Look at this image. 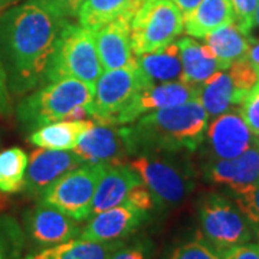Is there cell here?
<instances>
[{
  "mask_svg": "<svg viewBox=\"0 0 259 259\" xmlns=\"http://www.w3.org/2000/svg\"><path fill=\"white\" fill-rule=\"evenodd\" d=\"M221 259H259L258 243H243L223 250Z\"/></svg>",
  "mask_w": 259,
  "mask_h": 259,
  "instance_id": "e575fe53",
  "label": "cell"
},
{
  "mask_svg": "<svg viewBox=\"0 0 259 259\" xmlns=\"http://www.w3.org/2000/svg\"><path fill=\"white\" fill-rule=\"evenodd\" d=\"M154 85L137 66L104 71L97 81L93 102L87 107L90 117L98 124H107L120 112L140 90Z\"/></svg>",
  "mask_w": 259,
  "mask_h": 259,
  "instance_id": "9c48e42d",
  "label": "cell"
},
{
  "mask_svg": "<svg viewBox=\"0 0 259 259\" xmlns=\"http://www.w3.org/2000/svg\"><path fill=\"white\" fill-rule=\"evenodd\" d=\"M228 72L231 75L235 88L243 97V100L255 88V85L259 82V71L250 64L246 58L233 62L229 66Z\"/></svg>",
  "mask_w": 259,
  "mask_h": 259,
  "instance_id": "f546056e",
  "label": "cell"
},
{
  "mask_svg": "<svg viewBox=\"0 0 259 259\" xmlns=\"http://www.w3.org/2000/svg\"><path fill=\"white\" fill-rule=\"evenodd\" d=\"M185 29V18L171 0H141L131 19L134 55L156 52L176 42Z\"/></svg>",
  "mask_w": 259,
  "mask_h": 259,
  "instance_id": "52a82bcc",
  "label": "cell"
},
{
  "mask_svg": "<svg viewBox=\"0 0 259 259\" xmlns=\"http://www.w3.org/2000/svg\"><path fill=\"white\" fill-rule=\"evenodd\" d=\"M81 222L42 202L23 213L25 236L42 248L75 239L81 235Z\"/></svg>",
  "mask_w": 259,
  "mask_h": 259,
  "instance_id": "7c38bea8",
  "label": "cell"
},
{
  "mask_svg": "<svg viewBox=\"0 0 259 259\" xmlns=\"http://www.w3.org/2000/svg\"><path fill=\"white\" fill-rule=\"evenodd\" d=\"M239 112L250 131L259 137V82L239 105Z\"/></svg>",
  "mask_w": 259,
  "mask_h": 259,
  "instance_id": "d6a6232c",
  "label": "cell"
},
{
  "mask_svg": "<svg viewBox=\"0 0 259 259\" xmlns=\"http://www.w3.org/2000/svg\"><path fill=\"white\" fill-rule=\"evenodd\" d=\"M147 218V212L140 210L128 202H122L91 216L79 236L95 242L122 241L137 231Z\"/></svg>",
  "mask_w": 259,
  "mask_h": 259,
  "instance_id": "2e32d148",
  "label": "cell"
},
{
  "mask_svg": "<svg viewBox=\"0 0 259 259\" xmlns=\"http://www.w3.org/2000/svg\"><path fill=\"white\" fill-rule=\"evenodd\" d=\"M256 236H258V239H259V235H256ZM258 245H259V241H258Z\"/></svg>",
  "mask_w": 259,
  "mask_h": 259,
  "instance_id": "7bdbcfd3",
  "label": "cell"
},
{
  "mask_svg": "<svg viewBox=\"0 0 259 259\" xmlns=\"http://www.w3.org/2000/svg\"><path fill=\"white\" fill-rule=\"evenodd\" d=\"M199 235L219 252L252 241L255 232L229 197L207 193L197 202Z\"/></svg>",
  "mask_w": 259,
  "mask_h": 259,
  "instance_id": "8992f818",
  "label": "cell"
},
{
  "mask_svg": "<svg viewBox=\"0 0 259 259\" xmlns=\"http://www.w3.org/2000/svg\"><path fill=\"white\" fill-rule=\"evenodd\" d=\"M94 125L93 121H56L39 127L30 133L29 141L40 148L49 150H72L83 133Z\"/></svg>",
  "mask_w": 259,
  "mask_h": 259,
  "instance_id": "d4e9b609",
  "label": "cell"
},
{
  "mask_svg": "<svg viewBox=\"0 0 259 259\" xmlns=\"http://www.w3.org/2000/svg\"><path fill=\"white\" fill-rule=\"evenodd\" d=\"M246 59L259 71V40H250V48Z\"/></svg>",
  "mask_w": 259,
  "mask_h": 259,
  "instance_id": "f35d334b",
  "label": "cell"
},
{
  "mask_svg": "<svg viewBox=\"0 0 259 259\" xmlns=\"http://www.w3.org/2000/svg\"><path fill=\"white\" fill-rule=\"evenodd\" d=\"M137 6L95 32L97 51L104 71L137 66L131 48V19Z\"/></svg>",
  "mask_w": 259,
  "mask_h": 259,
  "instance_id": "9a60e30c",
  "label": "cell"
},
{
  "mask_svg": "<svg viewBox=\"0 0 259 259\" xmlns=\"http://www.w3.org/2000/svg\"><path fill=\"white\" fill-rule=\"evenodd\" d=\"M199 88L183 81H170V82L154 83L140 90L133 97V100L117 112L105 125H124L140 118L141 115L161 108H170L193 101L199 95Z\"/></svg>",
  "mask_w": 259,
  "mask_h": 259,
  "instance_id": "30bf717a",
  "label": "cell"
},
{
  "mask_svg": "<svg viewBox=\"0 0 259 259\" xmlns=\"http://www.w3.org/2000/svg\"><path fill=\"white\" fill-rule=\"evenodd\" d=\"M171 2L176 5L177 8L180 9V12L183 13V16H185L187 13H190L202 0H171Z\"/></svg>",
  "mask_w": 259,
  "mask_h": 259,
  "instance_id": "ab89813d",
  "label": "cell"
},
{
  "mask_svg": "<svg viewBox=\"0 0 259 259\" xmlns=\"http://www.w3.org/2000/svg\"><path fill=\"white\" fill-rule=\"evenodd\" d=\"M69 22L49 0H25L0 15V59L10 95H25L44 82L48 62Z\"/></svg>",
  "mask_w": 259,
  "mask_h": 259,
  "instance_id": "6da1fadb",
  "label": "cell"
},
{
  "mask_svg": "<svg viewBox=\"0 0 259 259\" xmlns=\"http://www.w3.org/2000/svg\"><path fill=\"white\" fill-rule=\"evenodd\" d=\"M231 193L233 202L248 219L255 235H259V179L255 183Z\"/></svg>",
  "mask_w": 259,
  "mask_h": 259,
  "instance_id": "f1b7e54d",
  "label": "cell"
},
{
  "mask_svg": "<svg viewBox=\"0 0 259 259\" xmlns=\"http://www.w3.org/2000/svg\"><path fill=\"white\" fill-rule=\"evenodd\" d=\"M124 202H128L140 210H144L147 213H150L156 207V200L144 183H140L136 187H133Z\"/></svg>",
  "mask_w": 259,
  "mask_h": 259,
  "instance_id": "836d02e7",
  "label": "cell"
},
{
  "mask_svg": "<svg viewBox=\"0 0 259 259\" xmlns=\"http://www.w3.org/2000/svg\"><path fill=\"white\" fill-rule=\"evenodd\" d=\"M81 164H83L82 158L75 151L39 147L30 154L22 192L29 197H39L59 177Z\"/></svg>",
  "mask_w": 259,
  "mask_h": 259,
  "instance_id": "5bb4252c",
  "label": "cell"
},
{
  "mask_svg": "<svg viewBox=\"0 0 259 259\" xmlns=\"http://www.w3.org/2000/svg\"><path fill=\"white\" fill-rule=\"evenodd\" d=\"M203 39L222 69H229L233 62L246 58L250 48V39L235 22L214 29Z\"/></svg>",
  "mask_w": 259,
  "mask_h": 259,
  "instance_id": "7402d4cb",
  "label": "cell"
},
{
  "mask_svg": "<svg viewBox=\"0 0 259 259\" xmlns=\"http://www.w3.org/2000/svg\"><path fill=\"white\" fill-rule=\"evenodd\" d=\"M25 242L20 225L12 216L0 214V259H20Z\"/></svg>",
  "mask_w": 259,
  "mask_h": 259,
  "instance_id": "83f0119b",
  "label": "cell"
},
{
  "mask_svg": "<svg viewBox=\"0 0 259 259\" xmlns=\"http://www.w3.org/2000/svg\"><path fill=\"white\" fill-rule=\"evenodd\" d=\"M176 44L180 49L182 66H183L180 81L200 87L213 74L222 69L218 59L210 52V49L206 45L199 44L194 37H182Z\"/></svg>",
  "mask_w": 259,
  "mask_h": 259,
  "instance_id": "d6986e66",
  "label": "cell"
},
{
  "mask_svg": "<svg viewBox=\"0 0 259 259\" xmlns=\"http://www.w3.org/2000/svg\"><path fill=\"white\" fill-rule=\"evenodd\" d=\"M140 183L141 179L128 164L107 167L94 194L91 216L122 203L130 190Z\"/></svg>",
  "mask_w": 259,
  "mask_h": 259,
  "instance_id": "ac0fdd59",
  "label": "cell"
},
{
  "mask_svg": "<svg viewBox=\"0 0 259 259\" xmlns=\"http://www.w3.org/2000/svg\"><path fill=\"white\" fill-rule=\"evenodd\" d=\"M29 157L20 147H10L0 153V193L13 194L23 190Z\"/></svg>",
  "mask_w": 259,
  "mask_h": 259,
  "instance_id": "4316f807",
  "label": "cell"
},
{
  "mask_svg": "<svg viewBox=\"0 0 259 259\" xmlns=\"http://www.w3.org/2000/svg\"><path fill=\"white\" fill-rule=\"evenodd\" d=\"M197 100L202 102L209 118H216L223 112L239 108L243 97L235 88L229 72L221 69L200 85Z\"/></svg>",
  "mask_w": 259,
  "mask_h": 259,
  "instance_id": "ffe728a7",
  "label": "cell"
},
{
  "mask_svg": "<svg viewBox=\"0 0 259 259\" xmlns=\"http://www.w3.org/2000/svg\"><path fill=\"white\" fill-rule=\"evenodd\" d=\"M258 2L259 0H231L235 23L248 37L253 30V19L258 8Z\"/></svg>",
  "mask_w": 259,
  "mask_h": 259,
  "instance_id": "1f68e13d",
  "label": "cell"
},
{
  "mask_svg": "<svg viewBox=\"0 0 259 259\" xmlns=\"http://www.w3.org/2000/svg\"><path fill=\"white\" fill-rule=\"evenodd\" d=\"M136 61L141 74L151 83L179 81L182 78V56L176 42L156 52L139 55Z\"/></svg>",
  "mask_w": 259,
  "mask_h": 259,
  "instance_id": "cb8c5ba5",
  "label": "cell"
},
{
  "mask_svg": "<svg viewBox=\"0 0 259 259\" xmlns=\"http://www.w3.org/2000/svg\"><path fill=\"white\" fill-rule=\"evenodd\" d=\"M108 259H147L141 246H121Z\"/></svg>",
  "mask_w": 259,
  "mask_h": 259,
  "instance_id": "74e56055",
  "label": "cell"
},
{
  "mask_svg": "<svg viewBox=\"0 0 259 259\" xmlns=\"http://www.w3.org/2000/svg\"><path fill=\"white\" fill-rule=\"evenodd\" d=\"M20 0H0V12H5L8 10L12 6L18 5Z\"/></svg>",
  "mask_w": 259,
  "mask_h": 259,
  "instance_id": "60d3db41",
  "label": "cell"
},
{
  "mask_svg": "<svg viewBox=\"0 0 259 259\" xmlns=\"http://www.w3.org/2000/svg\"><path fill=\"white\" fill-rule=\"evenodd\" d=\"M258 143L259 137L250 131L239 108H233L213 118L207 125L203 140L209 160L238 157Z\"/></svg>",
  "mask_w": 259,
  "mask_h": 259,
  "instance_id": "8fae6325",
  "label": "cell"
},
{
  "mask_svg": "<svg viewBox=\"0 0 259 259\" xmlns=\"http://www.w3.org/2000/svg\"><path fill=\"white\" fill-rule=\"evenodd\" d=\"M140 2L141 0H83L76 13L78 25L95 33L98 29L136 8Z\"/></svg>",
  "mask_w": 259,
  "mask_h": 259,
  "instance_id": "484cf974",
  "label": "cell"
},
{
  "mask_svg": "<svg viewBox=\"0 0 259 259\" xmlns=\"http://www.w3.org/2000/svg\"><path fill=\"white\" fill-rule=\"evenodd\" d=\"M222 252L214 249L210 243L199 235L193 241L182 243L171 250L167 259H221Z\"/></svg>",
  "mask_w": 259,
  "mask_h": 259,
  "instance_id": "4dcf8cb0",
  "label": "cell"
},
{
  "mask_svg": "<svg viewBox=\"0 0 259 259\" xmlns=\"http://www.w3.org/2000/svg\"><path fill=\"white\" fill-rule=\"evenodd\" d=\"M151 192L156 204L176 207L196 186V170L187 153H151L137 156L128 164Z\"/></svg>",
  "mask_w": 259,
  "mask_h": 259,
  "instance_id": "3957f363",
  "label": "cell"
},
{
  "mask_svg": "<svg viewBox=\"0 0 259 259\" xmlns=\"http://www.w3.org/2000/svg\"><path fill=\"white\" fill-rule=\"evenodd\" d=\"M102 72L95 33L71 20L61 32L47 65L44 81L55 82L75 78L95 87Z\"/></svg>",
  "mask_w": 259,
  "mask_h": 259,
  "instance_id": "5b68a950",
  "label": "cell"
},
{
  "mask_svg": "<svg viewBox=\"0 0 259 259\" xmlns=\"http://www.w3.org/2000/svg\"><path fill=\"white\" fill-rule=\"evenodd\" d=\"M258 26L259 28V2H258V8H256V12H255V19H253V28Z\"/></svg>",
  "mask_w": 259,
  "mask_h": 259,
  "instance_id": "b9f144b4",
  "label": "cell"
},
{
  "mask_svg": "<svg viewBox=\"0 0 259 259\" xmlns=\"http://www.w3.org/2000/svg\"><path fill=\"white\" fill-rule=\"evenodd\" d=\"M49 2L64 15L65 18L74 19L76 18L78 9L82 5L83 0H49Z\"/></svg>",
  "mask_w": 259,
  "mask_h": 259,
  "instance_id": "8d00e7d4",
  "label": "cell"
},
{
  "mask_svg": "<svg viewBox=\"0 0 259 259\" xmlns=\"http://www.w3.org/2000/svg\"><path fill=\"white\" fill-rule=\"evenodd\" d=\"M122 245V241L95 242L75 238L37 250L23 259H108Z\"/></svg>",
  "mask_w": 259,
  "mask_h": 259,
  "instance_id": "603a6c76",
  "label": "cell"
},
{
  "mask_svg": "<svg viewBox=\"0 0 259 259\" xmlns=\"http://www.w3.org/2000/svg\"><path fill=\"white\" fill-rule=\"evenodd\" d=\"M185 18V33L204 37L214 29L235 22L231 0H202Z\"/></svg>",
  "mask_w": 259,
  "mask_h": 259,
  "instance_id": "44dd1931",
  "label": "cell"
},
{
  "mask_svg": "<svg viewBox=\"0 0 259 259\" xmlns=\"http://www.w3.org/2000/svg\"><path fill=\"white\" fill-rule=\"evenodd\" d=\"M204 180L228 187L231 192L241 190L259 179V143L228 160H207L203 166Z\"/></svg>",
  "mask_w": 259,
  "mask_h": 259,
  "instance_id": "e0dca14e",
  "label": "cell"
},
{
  "mask_svg": "<svg viewBox=\"0 0 259 259\" xmlns=\"http://www.w3.org/2000/svg\"><path fill=\"white\" fill-rule=\"evenodd\" d=\"M95 87L66 78L37 88L19 102L18 121L25 131H35L51 122L62 121L78 107H88L94 100Z\"/></svg>",
  "mask_w": 259,
  "mask_h": 259,
  "instance_id": "277c9868",
  "label": "cell"
},
{
  "mask_svg": "<svg viewBox=\"0 0 259 259\" xmlns=\"http://www.w3.org/2000/svg\"><path fill=\"white\" fill-rule=\"evenodd\" d=\"M75 153L83 163L102 166H121L130 154L125 127L98 124L87 130L75 146Z\"/></svg>",
  "mask_w": 259,
  "mask_h": 259,
  "instance_id": "4fadbf2b",
  "label": "cell"
},
{
  "mask_svg": "<svg viewBox=\"0 0 259 259\" xmlns=\"http://www.w3.org/2000/svg\"><path fill=\"white\" fill-rule=\"evenodd\" d=\"M12 114V98L8 87V78L6 72L0 59V115L2 117H9Z\"/></svg>",
  "mask_w": 259,
  "mask_h": 259,
  "instance_id": "d590c367",
  "label": "cell"
},
{
  "mask_svg": "<svg viewBox=\"0 0 259 259\" xmlns=\"http://www.w3.org/2000/svg\"><path fill=\"white\" fill-rule=\"evenodd\" d=\"M209 115L197 98L141 115L125 127L130 154L192 153L203 144Z\"/></svg>",
  "mask_w": 259,
  "mask_h": 259,
  "instance_id": "7a4b0ae2",
  "label": "cell"
},
{
  "mask_svg": "<svg viewBox=\"0 0 259 259\" xmlns=\"http://www.w3.org/2000/svg\"><path fill=\"white\" fill-rule=\"evenodd\" d=\"M105 168L107 166L102 164H81L59 177L37 199L66 213L78 222L88 221L91 218L94 194Z\"/></svg>",
  "mask_w": 259,
  "mask_h": 259,
  "instance_id": "ba28073f",
  "label": "cell"
}]
</instances>
